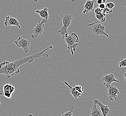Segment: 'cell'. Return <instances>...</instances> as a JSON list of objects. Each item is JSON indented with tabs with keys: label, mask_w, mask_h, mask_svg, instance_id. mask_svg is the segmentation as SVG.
<instances>
[{
	"label": "cell",
	"mask_w": 126,
	"mask_h": 116,
	"mask_svg": "<svg viewBox=\"0 0 126 116\" xmlns=\"http://www.w3.org/2000/svg\"><path fill=\"white\" fill-rule=\"evenodd\" d=\"M53 46L51 45L48 48L43 51L35 53L33 55L29 56L24 58H20L17 60L10 63L8 61H4L0 64V74H3L6 77V79L10 78L11 76L14 75L15 74L20 72L19 67L20 66L28 63L32 62L34 59L38 58H48V55L46 53V51L50 49H53Z\"/></svg>",
	"instance_id": "6da1fadb"
},
{
	"label": "cell",
	"mask_w": 126,
	"mask_h": 116,
	"mask_svg": "<svg viewBox=\"0 0 126 116\" xmlns=\"http://www.w3.org/2000/svg\"><path fill=\"white\" fill-rule=\"evenodd\" d=\"M63 38L67 44V49L71 51V55L73 56L74 51H76V47L78 45V43L79 42L78 36L76 33H72L70 35H68Z\"/></svg>",
	"instance_id": "7a4b0ae2"
},
{
	"label": "cell",
	"mask_w": 126,
	"mask_h": 116,
	"mask_svg": "<svg viewBox=\"0 0 126 116\" xmlns=\"http://www.w3.org/2000/svg\"><path fill=\"white\" fill-rule=\"evenodd\" d=\"M72 20V16L66 13L62 16V21L63 25L58 31V33L63 36V38L68 35L67 28L70 27Z\"/></svg>",
	"instance_id": "3957f363"
},
{
	"label": "cell",
	"mask_w": 126,
	"mask_h": 116,
	"mask_svg": "<svg viewBox=\"0 0 126 116\" xmlns=\"http://www.w3.org/2000/svg\"><path fill=\"white\" fill-rule=\"evenodd\" d=\"M88 30L91 31L93 34L96 35H104L108 37V35L105 32V26L99 23L98 21L88 25Z\"/></svg>",
	"instance_id": "277c9868"
},
{
	"label": "cell",
	"mask_w": 126,
	"mask_h": 116,
	"mask_svg": "<svg viewBox=\"0 0 126 116\" xmlns=\"http://www.w3.org/2000/svg\"><path fill=\"white\" fill-rule=\"evenodd\" d=\"M15 43L18 47L23 49L24 55L28 53L29 47L31 45V41L26 38L25 36L22 35L19 37Z\"/></svg>",
	"instance_id": "5b68a950"
},
{
	"label": "cell",
	"mask_w": 126,
	"mask_h": 116,
	"mask_svg": "<svg viewBox=\"0 0 126 116\" xmlns=\"http://www.w3.org/2000/svg\"><path fill=\"white\" fill-rule=\"evenodd\" d=\"M48 23V20L43 19L42 21H39L38 23L36 25L35 27L32 30V34L31 35V37L32 39L38 38V36L41 35L43 33L45 27V24Z\"/></svg>",
	"instance_id": "8992f818"
},
{
	"label": "cell",
	"mask_w": 126,
	"mask_h": 116,
	"mask_svg": "<svg viewBox=\"0 0 126 116\" xmlns=\"http://www.w3.org/2000/svg\"><path fill=\"white\" fill-rule=\"evenodd\" d=\"M101 82L106 86V88H108L111 86V83L113 82H119V80H116L114 75L112 73L106 74L103 76L101 80Z\"/></svg>",
	"instance_id": "52a82bcc"
},
{
	"label": "cell",
	"mask_w": 126,
	"mask_h": 116,
	"mask_svg": "<svg viewBox=\"0 0 126 116\" xmlns=\"http://www.w3.org/2000/svg\"><path fill=\"white\" fill-rule=\"evenodd\" d=\"M15 90V88L8 82H6L3 85V91L4 93L3 96L6 98L10 99L13 96V93Z\"/></svg>",
	"instance_id": "ba28073f"
},
{
	"label": "cell",
	"mask_w": 126,
	"mask_h": 116,
	"mask_svg": "<svg viewBox=\"0 0 126 116\" xmlns=\"http://www.w3.org/2000/svg\"><path fill=\"white\" fill-rule=\"evenodd\" d=\"M109 98L111 101H116L118 95L120 94L119 89L116 86H110L107 90Z\"/></svg>",
	"instance_id": "9c48e42d"
},
{
	"label": "cell",
	"mask_w": 126,
	"mask_h": 116,
	"mask_svg": "<svg viewBox=\"0 0 126 116\" xmlns=\"http://www.w3.org/2000/svg\"><path fill=\"white\" fill-rule=\"evenodd\" d=\"M4 25L5 26H16L20 29L21 26L19 24V23L18 19L15 18H13L11 16H8L5 17V21L4 22Z\"/></svg>",
	"instance_id": "30bf717a"
},
{
	"label": "cell",
	"mask_w": 126,
	"mask_h": 116,
	"mask_svg": "<svg viewBox=\"0 0 126 116\" xmlns=\"http://www.w3.org/2000/svg\"><path fill=\"white\" fill-rule=\"evenodd\" d=\"M93 102H94L99 107L103 114V116H107L110 113L111 110L108 105H104L98 100H95Z\"/></svg>",
	"instance_id": "8fae6325"
},
{
	"label": "cell",
	"mask_w": 126,
	"mask_h": 116,
	"mask_svg": "<svg viewBox=\"0 0 126 116\" xmlns=\"http://www.w3.org/2000/svg\"><path fill=\"white\" fill-rule=\"evenodd\" d=\"M95 1V0H87L83 6L84 10L83 11V13L84 14H87L89 11L93 10V6Z\"/></svg>",
	"instance_id": "7c38bea8"
},
{
	"label": "cell",
	"mask_w": 126,
	"mask_h": 116,
	"mask_svg": "<svg viewBox=\"0 0 126 116\" xmlns=\"http://www.w3.org/2000/svg\"><path fill=\"white\" fill-rule=\"evenodd\" d=\"M89 116H103L99 107L94 102H93V107L91 109Z\"/></svg>",
	"instance_id": "4fadbf2b"
},
{
	"label": "cell",
	"mask_w": 126,
	"mask_h": 116,
	"mask_svg": "<svg viewBox=\"0 0 126 116\" xmlns=\"http://www.w3.org/2000/svg\"><path fill=\"white\" fill-rule=\"evenodd\" d=\"M48 11V8L45 7L41 10H35V13L39 14L40 17L42 18L43 19H46V20H48V19L49 18Z\"/></svg>",
	"instance_id": "5bb4252c"
},
{
	"label": "cell",
	"mask_w": 126,
	"mask_h": 116,
	"mask_svg": "<svg viewBox=\"0 0 126 116\" xmlns=\"http://www.w3.org/2000/svg\"><path fill=\"white\" fill-rule=\"evenodd\" d=\"M64 83H65V85H66V86H68L69 88L70 89L71 94L72 95V96H73V97L75 99H77L80 97L82 95H83L82 94L78 92L77 91H76V89L74 88L73 87H72L71 85H70L68 84V83L66 81H64Z\"/></svg>",
	"instance_id": "9a60e30c"
},
{
	"label": "cell",
	"mask_w": 126,
	"mask_h": 116,
	"mask_svg": "<svg viewBox=\"0 0 126 116\" xmlns=\"http://www.w3.org/2000/svg\"><path fill=\"white\" fill-rule=\"evenodd\" d=\"M106 15L102 13H99L98 14H95L96 19L100 21L101 23H104L106 21Z\"/></svg>",
	"instance_id": "2e32d148"
},
{
	"label": "cell",
	"mask_w": 126,
	"mask_h": 116,
	"mask_svg": "<svg viewBox=\"0 0 126 116\" xmlns=\"http://www.w3.org/2000/svg\"><path fill=\"white\" fill-rule=\"evenodd\" d=\"M68 106L70 108V110L65 113H64L63 111H62V115L61 116H73V111L74 109V106L73 105H71V106L68 105Z\"/></svg>",
	"instance_id": "e0dca14e"
},
{
	"label": "cell",
	"mask_w": 126,
	"mask_h": 116,
	"mask_svg": "<svg viewBox=\"0 0 126 116\" xmlns=\"http://www.w3.org/2000/svg\"><path fill=\"white\" fill-rule=\"evenodd\" d=\"M73 87L76 89V91H77L78 92L80 93L83 94V87H82L80 85H79L74 84Z\"/></svg>",
	"instance_id": "ac0fdd59"
},
{
	"label": "cell",
	"mask_w": 126,
	"mask_h": 116,
	"mask_svg": "<svg viewBox=\"0 0 126 116\" xmlns=\"http://www.w3.org/2000/svg\"><path fill=\"white\" fill-rule=\"evenodd\" d=\"M119 67L120 68H123L126 67V58L124 59H121L119 63Z\"/></svg>",
	"instance_id": "d6986e66"
},
{
	"label": "cell",
	"mask_w": 126,
	"mask_h": 116,
	"mask_svg": "<svg viewBox=\"0 0 126 116\" xmlns=\"http://www.w3.org/2000/svg\"><path fill=\"white\" fill-rule=\"evenodd\" d=\"M113 12V10L112 9H110L107 8H105L104 10H102V13L106 15L107 14Z\"/></svg>",
	"instance_id": "ffe728a7"
},
{
	"label": "cell",
	"mask_w": 126,
	"mask_h": 116,
	"mask_svg": "<svg viewBox=\"0 0 126 116\" xmlns=\"http://www.w3.org/2000/svg\"><path fill=\"white\" fill-rule=\"evenodd\" d=\"M105 5H106V7L108 9H113L114 7V6H115L114 4L113 3L111 2L106 3Z\"/></svg>",
	"instance_id": "44dd1931"
},
{
	"label": "cell",
	"mask_w": 126,
	"mask_h": 116,
	"mask_svg": "<svg viewBox=\"0 0 126 116\" xmlns=\"http://www.w3.org/2000/svg\"><path fill=\"white\" fill-rule=\"evenodd\" d=\"M93 11L95 13V14H98L99 13H102V10L100 9L99 7L96 8L95 9L93 10Z\"/></svg>",
	"instance_id": "7402d4cb"
},
{
	"label": "cell",
	"mask_w": 126,
	"mask_h": 116,
	"mask_svg": "<svg viewBox=\"0 0 126 116\" xmlns=\"http://www.w3.org/2000/svg\"><path fill=\"white\" fill-rule=\"evenodd\" d=\"M99 8L100 9H101V10H104V9L106 8L105 4H104V3H102L101 4L99 5Z\"/></svg>",
	"instance_id": "603a6c76"
},
{
	"label": "cell",
	"mask_w": 126,
	"mask_h": 116,
	"mask_svg": "<svg viewBox=\"0 0 126 116\" xmlns=\"http://www.w3.org/2000/svg\"><path fill=\"white\" fill-rule=\"evenodd\" d=\"M96 3H97V4L98 5H100L102 3H103V1H102V0H97Z\"/></svg>",
	"instance_id": "cb8c5ba5"
},
{
	"label": "cell",
	"mask_w": 126,
	"mask_h": 116,
	"mask_svg": "<svg viewBox=\"0 0 126 116\" xmlns=\"http://www.w3.org/2000/svg\"><path fill=\"white\" fill-rule=\"evenodd\" d=\"M4 95V93L3 90H0V96H3Z\"/></svg>",
	"instance_id": "d4e9b609"
},
{
	"label": "cell",
	"mask_w": 126,
	"mask_h": 116,
	"mask_svg": "<svg viewBox=\"0 0 126 116\" xmlns=\"http://www.w3.org/2000/svg\"><path fill=\"white\" fill-rule=\"evenodd\" d=\"M124 76L125 80V81H126V72H125V73H124Z\"/></svg>",
	"instance_id": "484cf974"
},
{
	"label": "cell",
	"mask_w": 126,
	"mask_h": 116,
	"mask_svg": "<svg viewBox=\"0 0 126 116\" xmlns=\"http://www.w3.org/2000/svg\"><path fill=\"white\" fill-rule=\"evenodd\" d=\"M102 0V1H103V3H104V4H105L106 2V0Z\"/></svg>",
	"instance_id": "4316f807"
},
{
	"label": "cell",
	"mask_w": 126,
	"mask_h": 116,
	"mask_svg": "<svg viewBox=\"0 0 126 116\" xmlns=\"http://www.w3.org/2000/svg\"><path fill=\"white\" fill-rule=\"evenodd\" d=\"M38 0H34V1L35 2V3L37 2V1H38Z\"/></svg>",
	"instance_id": "83f0119b"
},
{
	"label": "cell",
	"mask_w": 126,
	"mask_h": 116,
	"mask_svg": "<svg viewBox=\"0 0 126 116\" xmlns=\"http://www.w3.org/2000/svg\"><path fill=\"white\" fill-rule=\"evenodd\" d=\"M71 0L72 2H75L76 1V0Z\"/></svg>",
	"instance_id": "f1b7e54d"
},
{
	"label": "cell",
	"mask_w": 126,
	"mask_h": 116,
	"mask_svg": "<svg viewBox=\"0 0 126 116\" xmlns=\"http://www.w3.org/2000/svg\"><path fill=\"white\" fill-rule=\"evenodd\" d=\"M28 116H32V114H29L28 115Z\"/></svg>",
	"instance_id": "f546056e"
},
{
	"label": "cell",
	"mask_w": 126,
	"mask_h": 116,
	"mask_svg": "<svg viewBox=\"0 0 126 116\" xmlns=\"http://www.w3.org/2000/svg\"><path fill=\"white\" fill-rule=\"evenodd\" d=\"M0 104H1V103H0Z\"/></svg>",
	"instance_id": "4dcf8cb0"
},
{
	"label": "cell",
	"mask_w": 126,
	"mask_h": 116,
	"mask_svg": "<svg viewBox=\"0 0 126 116\" xmlns=\"http://www.w3.org/2000/svg\"><path fill=\"white\" fill-rule=\"evenodd\" d=\"M125 7H126V6H125Z\"/></svg>",
	"instance_id": "1f68e13d"
},
{
	"label": "cell",
	"mask_w": 126,
	"mask_h": 116,
	"mask_svg": "<svg viewBox=\"0 0 126 116\" xmlns=\"http://www.w3.org/2000/svg\"></svg>",
	"instance_id": "d6a6232c"
}]
</instances>
